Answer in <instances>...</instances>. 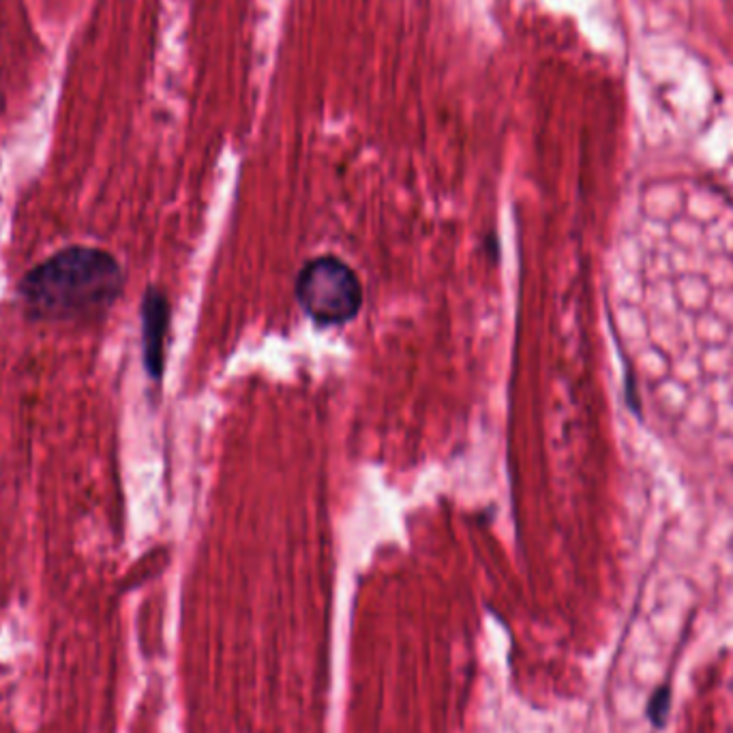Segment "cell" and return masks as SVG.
<instances>
[{"mask_svg": "<svg viewBox=\"0 0 733 733\" xmlns=\"http://www.w3.org/2000/svg\"><path fill=\"white\" fill-rule=\"evenodd\" d=\"M17 292L37 320L99 316L122 292V269L104 249L73 245L28 271Z\"/></svg>", "mask_w": 733, "mask_h": 733, "instance_id": "obj_1", "label": "cell"}, {"mask_svg": "<svg viewBox=\"0 0 733 733\" xmlns=\"http://www.w3.org/2000/svg\"><path fill=\"white\" fill-rule=\"evenodd\" d=\"M296 300L320 327H343L363 309V283L356 271L335 256L309 260L296 277Z\"/></svg>", "mask_w": 733, "mask_h": 733, "instance_id": "obj_2", "label": "cell"}, {"mask_svg": "<svg viewBox=\"0 0 733 733\" xmlns=\"http://www.w3.org/2000/svg\"><path fill=\"white\" fill-rule=\"evenodd\" d=\"M168 327V298L162 289L149 287L142 300V345H144V365L153 380H159L164 376Z\"/></svg>", "mask_w": 733, "mask_h": 733, "instance_id": "obj_3", "label": "cell"}, {"mask_svg": "<svg viewBox=\"0 0 733 733\" xmlns=\"http://www.w3.org/2000/svg\"><path fill=\"white\" fill-rule=\"evenodd\" d=\"M670 706H672V688L670 686H661L659 690H654V695L650 697L648 704V717L657 728H663L670 714Z\"/></svg>", "mask_w": 733, "mask_h": 733, "instance_id": "obj_4", "label": "cell"}, {"mask_svg": "<svg viewBox=\"0 0 733 733\" xmlns=\"http://www.w3.org/2000/svg\"><path fill=\"white\" fill-rule=\"evenodd\" d=\"M4 106H7V102H4V95L0 91V114L4 113Z\"/></svg>", "mask_w": 733, "mask_h": 733, "instance_id": "obj_5", "label": "cell"}]
</instances>
